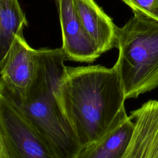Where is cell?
I'll return each instance as SVG.
<instances>
[{
	"instance_id": "obj_4",
	"label": "cell",
	"mask_w": 158,
	"mask_h": 158,
	"mask_svg": "<svg viewBox=\"0 0 158 158\" xmlns=\"http://www.w3.org/2000/svg\"><path fill=\"white\" fill-rule=\"evenodd\" d=\"M0 143L11 158H58L15 107L2 97Z\"/></svg>"
},
{
	"instance_id": "obj_7",
	"label": "cell",
	"mask_w": 158,
	"mask_h": 158,
	"mask_svg": "<svg viewBox=\"0 0 158 158\" xmlns=\"http://www.w3.org/2000/svg\"><path fill=\"white\" fill-rule=\"evenodd\" d=\"M35 49L27 43L23 34L17 35L0 60V81L19 93L25 91L35 73Z\"/></svg>"
},
{
	"instance_id": "obj_11",
	"label": "cell",
	"mask_w": 158,
	"mask_h": 158,
	"mask_svg": "<svg viewBox=\"0 0 158 158\" xmlns=\"http://www.w3.org/2000/svg\"><path fill=\"white\" fill-rule=\"evenodd\" d=\"M129 6L133 13H139L151 17V11L156 0H121Z\"/></svg>"
},
{
	"instance_id": "obj_13",
	"label": "cell",
	"mask_w": 158,
	"mask_h": 158,
	"mask_svg": "<svg viewBox=\"0 0 158 158\" xmlns=\"http://www.w3.org/2000/svg\"><path fill=\"white\" fill-rule=\"evenodd\" d=\"M0 158H11L5 146L0 143Z\"/></svg>"
},
{
	"instance_id": "obj_5",
	"label": "cell",
	"mask_w": 158,
	"mask_h": 158,
	"mask_svg": "<svg viewBox=\"0 0 158 158\" xmlns=\"http://www.w3.org/2000/svg\"><path fill=\"white\" fill-rule=\"evenodd\" d=\"M66 60L93 62L101 54L84 29L73 0H55Z\"/></svg>"
},
{
	"instance_id": "obj_12",
	"label": "cell",
	"mask_w": 158,
	"mask_h": 158,
	"mask_svg": "<svg viewBox=\"0 0 158 158\" xmlns=\"http://www.w3.org/2000/svg\"><path fill=\"white\" fill-rule=\"evenodd\" d=\"M151 17L158 20V0H156L152 5L151 11Z\"/></svg>"
},
{
	"instance_id": "obj_8",
	"label": "cell",
	"mask_w": 158,
	"mask_h": 158,
	"mask_svg": "<svg viewBox=\"0 0 158 158\" xmlns=\"http://www.w3.org/2000/svg\"><path fill=\"white\" fill-rule=\"evenodd\" d=\"M86 33L100 54L115 47L117 27L94 0H73Z\"/></svg>"
},
{
	"instance_id": "obj_10",
	"label": "cell",
	"mask_w": 158,
	"mask_h": 158,
	"mask_svg": "<svg viewBox=\"0 0 158 158\" xmlns=\"http://www.w3.org/2000/svg\"><path fill=\"white\" fill-rule=\"evenodd\" d=\"M27 25L18 0H0V60L6 54L15 36Z\"/></svg>"
},
{
	"instance_id": "obj_9",
	"label": "cell",
	"mask_w": 158,
	"mask_h": 158,
	"mask_svg": "<svg viewBox=\"0 0 158 158\" xmlns=\"http://www.w3.org/2000/svg\"><path fill=\"white\" fill-rule=\"evenodd\" d=\"M134 129V122L123 107L107 133L100 139L83 147L77 158H122Z\"/></svg>"
},
{
	"instance_id": "obj_6",
	"label": "cell",
	"mask_w": 158,
	"mask_h": 158,
	"mask_svg": "<svg viewBox=\"0 0 158 158\" xmlns=\"http://www.w3.org/2000/svg\"><path fill=\"white\" fill-rule=\"evenodd\" d=\"M130 117L134 129L122 158H158V101H148Z\"/></svg>"
},
{
	"instance_id": "obj_1",
	"label": "cell",
	"mask_w": 158,
	"mask_h": 158,
	"mask_svg": "<svg viewBox=\"0 0 158 158\" xmlns=\"http://www.w3.org/2000/svg\"><path fill=\"white\" fill-rule=\"evenodd\" d=\"M32 80L20 93L0 81V97L13 105L58 158H77L83 147L60 103L67 66L62 48L35 49Z\"/></svg>"
},
{
	"instance_id": "obj_2",
	"label": "cell",
	"mask_w": 158,
	"mask_h": 158,
	"mask_svg": "<svg viewBox=\"0 0 158 158\" xmlns=\"http://www.w3.org/2000/svg\"><path fill=\"white\" fill-rule=\"evenodd\" d=\"M62 109L83 148L113 125L126 99L116 66L67 67L59 87Z\"/></svg>"
},
{
	"instance_id": "obj_3",
	"label": "cell",
	"mask_w": 158,
	"mask_h": 158,
	"mask_svg": "<svg viewBox=\"0 0 158 158\" xmlns=\"http://www.w3.org/2000/svg\"><path fill=\"white\" fill-rule=\"evenodd\" d=\"M117 27L114 64L125 98H136L158 86V20L139 13Z\"/></svg>"
}]
</instances>
